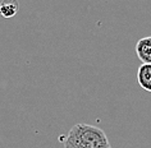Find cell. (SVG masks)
Listing matches in <instances>:
<instances>
[{"label":"cell","mask_w":151,"mask_h":148,"mask_svg":"<svg viewBox=\"0 0 151 148\" xmlns=\"http://www.w3.org/2000/svg\"><path fill=\"white\" fill-rule=\"evenodd\" d=\"M64 148H111L105 132L91 124H76L64 138Z\"/></svg>","instance_id":"6da1fadb"},{"label":"cell","mask_w":151,"mask_h":148,"mask_svg":"<svg viewBox=\"0 0 151 148\" xmlns=\"http://www.w3.org/2000/svg\"><path fill=\"white\" fill-rule=\"evenodd\" d=\"M136 54L142 64H151V36L143 37L137 41Z\"/></svg>","instance_id":"7a4b0ae2"},{"label":"cell","mask_w":151,"mask_h":148,"mask_svg":"<svg viewBox=\"0 0 151 148\" xmlns=\"http://www.w3.org/2000/svg\"><path fill=\"white\" fill-rule=\"evenodd\" d=\"M137 82L143 89L151 93V64H141L138 66Z\"/></svg>","instance_id":"3957f363"},{"label":"cell","mask_w":151,"mask_h":148,"mask_svg":"<svg viewBox=\"0 0 151 148\" xmlns=\"http://www.w3.org/2000/svg\"><path fill=\"white\" fill-rule=\"evenodd\" d=\"M19 10L18 0H3L0 3V16L4 18H12Z\"/></svg>","instance_id":"277c9868"}]
</instances>
